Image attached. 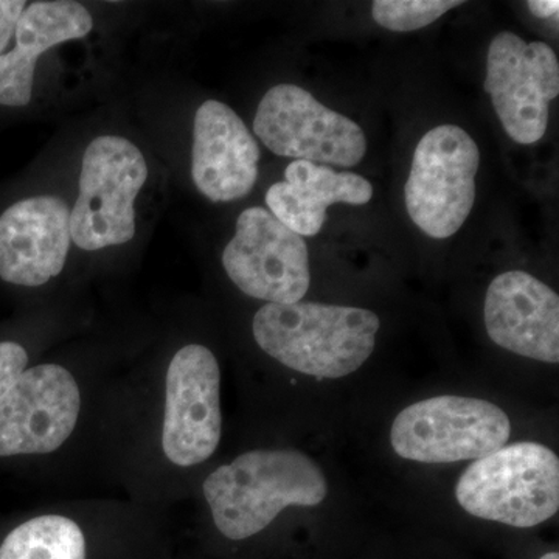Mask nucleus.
<instances>
[{"mask_svg": "<svg viewBox=\"0 0 559 559\" xmlns=\"http://www.w3.org/2000/svg\"><path fill=\"white\" fill-rule=\"evenodd\" d=\"M202 491L216 528L241 540L266 528L288 507H318L329 495V480L305 452L257 450L213 471Z\"/></svg>", "mask_w": 559, "mask_h": 559, "instance_id": "1", "label": "nucleus"}, {"mask_svg": "<svg viewBox=\"0 0 559 559\" xmlns=\"http://www.w3.org/2000/svg\"><path fill=\"white\" fill-rule=\"evenodd\" d=\"M0 559H86V539L69 518L39 516L7 536Z\"/></svg>", "mask_w": 559, "mask_h": 559, "instance_id": "17", "label": "nucleus"}, {"mask_svg": "<svg viewBox=\"0 0 559 559\" xmlns=\"http://www.w3.org/2000/svg\"><path fill=\"white\" fill-rule=\"evenodd\" d=\"M70 210L55 197L16 202L0 216V278L20 286L46 285L64 270Z\"/></svg>", "mask_w": 559, "mask_h": 559, "instance_id": "13", "label": "nucleus"}, {"mask_svg": "<svg viewBox=\"0 0 559 559\" xmlns=\"http://www.w3.org/2000/svg\"><path fill=\"white\" fill-rule=\"evenodd\" d=\"M510 436L509 415L496 404L441 395L401 411L390 429V443L401 459L454 463L492 454Z\"/></svg>", "mask_w": 559, "mask_h": 559, "instance_id": "5", "label": "nucleus"}, {"mask_svg": "<svg viewBox=\"0 0 559 559\" xmlns=\"http://www.w3.org/2000/svg\"><path fill=\"white\" fill-rule=\"evenodd\" d=\"M539 559H559V555L557 551H550V554L544 555V557H540Z\"/></svg>", "mask_w": 559, "mask_h": 559, "instance_id": "22", "label": "nucleus"}, {"mask_svg": "<svg viewBox=\"0 0 559 559\" xmlns=\"http://www.w3.org/2000/svg\"><path fill=\"white\" fill-rule=\"evenodd\" d=\"M219 385L218 360L204 345H187L171 359L162 447L175 465H200L218 448L223 428Z\"/></svg>", "mask_w": 559, "mask_h": 559, "instance_id": "10", "label": "nucleus"}, {"mask_svg": "<svg viewBox=\"0 0 559 559\" xmlns=\"http://www.w3.org/2000/svg\"><path fill=\"white\" fill-rule=\"evenodd\" d=\"M257 138L282 157L356 167L367 153L358 123L316 100L296 84H278L260 102L253 120Z\"/></svg>", "mask_w": 559, "mask_h": 559, "instance_id": "7", "label": "nucleus"}, {"mask_svg": "<svg viewBox=\"0 0 559 559\" xmlns=\"http://www.w3.org/2000/svg\"><path fill=\"white\" fill-rule=\"evenodd\" d=\"M28 355L16 342H0V396L27 370Z\"/></svg>", "mask_w": 559, "mask_h": 559, "instance_id": "19", "label": "nucleus"}, {"mask_svg": "<svg viewBox=\"0 0 559 559\" xmlns=\"http://www.w3.org/2000/svg\"><path fill=\"white\" fill-rule=\"evenodd\" d=\"M485 326L499 347L540 362H559V297L524 271L498 275L485 297Z\"/></svg>", "mask_w": 559, "mask_h": 559, "instance_id": "12", "label": "nucleus"}, {"mask_svg": "<svg viewBox=\"0 0 559 559\" xmlns=\"http://www.w3.org/2000/svg\"><path fill=\"white\" fill-rule=\"evenodd\" d=\"M92 27L90 11L79 2L57 0L25 7L14 32L16 47L0 57V105H28L39 55L66 40L83 38Z\"/></svg>", "mask_w": 559, "mask_h": 559, "instance_id": "16", "label": "nucleus"}, {"mask_svg": "<svg viewBox=\"0 0 559 559\" xmlns=\"http://www.w3.org/2000/svg\"><path fill=\"white\" fill-rule=\"evenodd\" d=\"M223 264L237 288L253 299L299 304L310 289L307 242L263 207L241 213Z\"/></svg>", "mask_w": 559, "mask_h": 559, "instance_id": "9", "label": "nucleus"}, {"mask_svg": "<svg viewBox=\"0 0 559 559\" xmlns=\"http://www.w3.org/2000/svg\"><path fill=\"white\" fill-rule=\"evenodd\" d=\"M80 404L79 384L64 367L25 370L0 396V457L57 451L75 429Z\"/></svg>", "mask_w": 559, "mask_h": 559, "instance_id": "11", "label": "nucleus"}, {"mask_svg": "<svg viewBox=\"0 0 559 559\" xmlns=\"http://www.w3.org/2000/svg\"><path fill=\"white\" fill-rule=\"evenodd\" d=\"M460 5L463 2L455 0H377L371 3V16L388 31L415 32Z\"/></svg>", "mask_w": 559, "mask_h": 559, "instance_id": "18", "label": "nucleus"}, {"mask_svg": "<svg viewBox=\"0 0 559 559\" xmlns=\"http://www.w3.org/2000/svg\"><path fill=\"white\" fill-rule=\"evenodd\" d=\"M485 91L503 130L520 145L539 142L559 94V64L549 44L500 32L488 47Z\"/></svg>", "mask_w": 559, "mask_h": 559, "instance_id": "8", "label": "nucleus"}, {"mask_svg": "<svg viewBox=\"0 0 559 559\" xmlns=\"http://www.w3.org/2000/svg\"><path fill=\"white\" fill-rule=\"evenodd\" d=\"M480 151L455 124H441L423 135L404 187L411 219L436 240L457 234L476 202Z\"/></svg>", "mask_w": 559, "mask_h": 559, "instance_id": "6", "label": "nucleus"}, {"mask_svg": "<svg viewBox=\"0 0 559 559\" xmlns=\"http://www.w3.org/2000/svg\"><path fill=\"white\" fill-rule=\"evenodd\" d=\"M27 3L24 0H0V57L16 32L17 21Z\"/></svg>", "mask_w": 559, "mask_h": 559, "instance_id": "20", "label": "nucleus"}, {"mask_svg": "<svg viewBox=\"0 0 559 559\" xmlns=\"http://www.w3.org/2000/svg\"><path fill=\"white\" fill-rule=\"evenodd\" d=\"M528 10L539 20L558 22L559 2L557 0H530Z\"/></svg>", "mask_w": 559, "mask_h": 559, "instance_id": "21", "label": "nucleus"}, {"mask_svg": "<svg viewBox=\"0 0 559 559\" xmlns=\"http://www.w3.org/2000/svg\"><path fill=\"white\" fill-rule=\"evenodd\" d=\"M373 187L352 171H334L325 165L294 160L285 171V180L274 183L266 193V204L294 234L314 237L322 230L330 205H366Z\"/></svg>", "mask_w": 559, "mask_h": 559, "instance_id": "15", "label": "nucleus"}, {"mask_svg": "<svg viewBox=\"0 0 559 559\" xmlns=\"http://www.w3.org/2000/svg\"><path fill=\"white\" fill-rule=\"evenodd\" d=\"M455 499L480 520L536 527L558 513V455L533 441L500 448L463 471Z\"/></svg>", "mask_w": 559, "mask_h": 559, "instance_id": "3", "label": "nucleus"}, {"mask_svg": "<svg viewBox=\"0 0 559 559\" xmlns=\"http://www.w3.org/2000/svg\"><path fill=\"white\" fill-rule=\"evenodd\" d=\"M260 148L248 127L224 103L209 100L194 116L191 176L213 202L248 197L259 178Z\"/></svg>", "mask_w": 559, "mask_h": 559, "instance_id": "14", "label": "nucleus"}, {"mask_svg": "<svg viewBox=\"0 0 559 559\" xmlns=\"http://www.w3.org/2000/svg\"><path fill=\"white\" fill-rule=\"evenodd\" d=\"M148 179L145 157L130 140L102 135L83 157L80 191L70 212V237L83 250L130 242L135 198Z\"/></svg>", "mask_w": 559, "mask_h": 559, "instance_id": "4", "label": "nucleus"}, {"mask_svg": "<svg viewBox=\"0 0 559 559\" xmlns=\"http://www.w3.org/2000/svg\"><path fill=\"white\" fill-rule=\"evenodd\" d=\"M380 326V318L364 308L299 301L264 305L252 330L260 348L283 366L336 380L370 358Z\"/></svg>", "mask_w": 559, "mask_h": 559, "instance_id": "2", "label": "nucleus"}]
</instances>
